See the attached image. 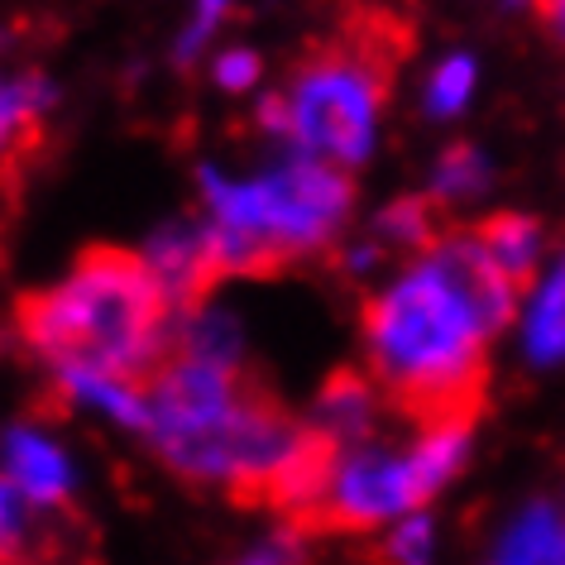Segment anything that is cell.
Wrapping results in <instances>:
<instances>
[{
  "label": "cell",
  "instance_id": "cell-1",
  "mask_svg": "<svg viewBox=\"0 0 565 565\" xmlns=\"http://www.w3.org/2000/svg\"><path fill=\"white\" fill-rule=\"evenodd\" d=\"M513 307L518 282L493 268L475 231L436 239L364 307L374 384L417 427L475 417L489 341L513 321Z\"/></svg>",
  "mask_w": 565,
  "mask_h": 565
},
{
  "label": "cell",
  "instance_id": "cell-2",
  "mask_svg": "<svg viewBox=\"0 0 565 565\" xmlns=\"http://www.w3.org/2000/svg\"><path fill=\"white\" fill-rule=\"evenodd\" d=\"M20 335L53 370H102L149 384L173 355V307L145 254L87 249L63 282L15 307Z\"/></svg>",
  "mask_w": 565,
  "mask_h": 565
},
{
  "label": "cell",
  "instance_id": "cell-3",
  "mask_svg": "<svg viewBox=\"0 0 565 565\" xmlns=\"http://www.w3.org/2000/svg\"><path fill=\"white\" fill-rule=\"evenodd\" d=\"M202 196L211 211L206 225L216 239L225 278H259L327 249L350 216L355 188H350L345 168L298 153V159L249 182L202 168Z\"/></svg>",
  "mask_w": 565,
  "mask_h": 565
},
{
  "label": "cell",
  "instance_id": "cell-4",
  "mask_svg": "<svg viewBox=\"0 0 565 565\" xmlns=\"http://www.w3.org/2000/svg\"><path fill=\"white\" fill-rule=\"evenodd\" d=\"M393 30L384 15L350 24L341 39L321 44L302 73L292 77L282 110H288V145L302 159L355 168L374 153L379 110L393 73Z\"/></svg>",
  "mask_w": 565,
  "mask_h": 565
},
{
  "label": "cell",
  "instance_id": "cell-5",
  "mask_svg": "<svg viewBox=\"0 0 565 565\" xmlns=\"http://www.w3.org/2000/svg\"><path fill=\"white\" fill-rule=\"evenodd\" d=\"M475 417H446L417 427L407 446H350L331 470V484L312 518L292 532H370L422 513L465 470Z\"/></svg>",
  "mask_w": 565,
  "mask_h": 565
},
{
  "label": "cell",
  "instance_id": "cell-6",
  "mask_svg": "<svg viewBox=\"0 0 565 565\" xmlns=\"http://www.w3.org/2000/svg\"><path fill=\"white\" fill-rule=\"evenodd\" d=\"M145 264H149V274L159 278L168 307L182 312V317L202 312V302L211 298V288L225 278L216 239H211L206 221L202 225H188V221L163 225V231L145 245Z\"/></svg>",
  "mask_w": 565,
  "mask_h": 565
},
{
  "label": "cell",
  "instance_id": "cell-7",
  "mask_svg": "<svg viewBox=\"0 0 565 565\" xmlns=\"http://www.w3.org/2000/svg\"><path fill=\"white\" fill-rule=\"evenodd\" d=\"M0 475L30 499V508H63L73 499V470L63 450L34 427H10L0 436Z\"/></svg>",
  "mask_w": 565,
  "mask_h": 565
},
{
  "label": "cell",
  "instance_id": "cell-8",
  "mask_svg": "<svg viewBox=\"0 0 565 565\" xmlns=\"http://www.w3.org/2000/svg\"><path fill=\"white\" fill-rule=\"evenodd\" d=\"M53 106V87L39 73L0 77V182L20 178L30 153L44 139V110Z\"/></svg>",
  "mask_w": 565,
  "mask_h": 565
},
{
  "label": "cell",
  "instance_id": "cell-9",
  "mask_svg": "<svg viewBox=\"0 0 565 565\" xmlns=\"http://www.w3.org/2000/svg\"><path fill=\"white\" fill-rule=\"evenodd\" d=\"M379 403H384V388L374 384V374L341 370V374H331V379H327V388H321L312 427H317V431H327L341 450L364 446V441L374 436Z\"/></svg>",
  "mask_w": 565,
  "mask_h": 565
},
{
  "label": "cell",
  "instance_id": "cell-10",
  "mask_svg": "<svg viewBox=\"0 0 565 565\" xmlns=\"http://www.w3.org/2000/svg\"><path fill=\"white\" fill-rule=\"evenodd\" d=\"M522 355L532 364H565V254L546 259L532 278L527 307H522Z\"/></svg>",
  "mask_w": 565,
  "mask_h": 565
},
{
  "label": "cell",
  "instance_id": "cell-11",
  "mask_svg": "<svg viewBox=\"0 0 565 565\" xmlns=\"http://www.w3.org/2000/svg\"><path fill=\"white\" fill-rule=\"evenodd\" d=\"M58 374V388L67 403L77 407H92L120 427H135V431H149L153 427V413H149V384H135V379H120V374H102V370H53Z\"/></svg>",
  "mask_w": 565,
  "mask_h": 565
},
{
  "label": "cell",
  "instance_id": "cell-12",
  "mask_svg": "<svg viewBox=\"0 0 565 565\" xmlns=\"http://www.w3.org/2000/svg\"><path fill=\"white\" fill-rule=\"evenodd\" d=\"M489 565H565V513L556 503H527L493 542Z\"/></svg>",
  "mask_w": 565,
  "mask_h": 565
},
{
  "label": "cell",
  "instance_id": "cell-13",
  "mask_svg": "<svg viewBox=\"0 0 565 565\" xmlns=\"http://www.w3.org/2000/svg\"><path fill=\"white\" fill-rule=\"evenodd\" d=\"M475 239H479V249L493 259V268H499L503 278H513L518 288H532V278L546 268V235L532 216L503 211V216L479 225Z\"/></svg>",
  "mask_w": 565,
  "mask_h": 565
},
{
  "label": "cell",
  "instance_id": "cell-14",
  "mask_svg": "<svg viewBox=\"0 0 565 565\" xmlns=\"http://www.w3.org/2000/svg\"><path fill=\"white\" fill-rule=\"evenodd\" d=\"M374 239L384 249L403 254H427L436 245V216L427 196H398L374 216Z\"/></svg>",
  "mask_w": 565,
  "mask_h": 565
},
{
  "label": "cell",
  "instance_id": "cell-15",
  "mask_svg": "<svg viewBox=\"0 0 565 565\" xmlns=\"http://www.w3.org/2000/svg\"><path fill=\"white\" fill-rule=\"evenodd\" d=\"M475 58L470 53H450V58H441L431 67V77H427V92H422V102H427V116L436 120H450V116H460L465 106H470V96H475Z\"/></svg>",
  "mask_w": 565,
  "mask_h": 565
},
{
  "label": "cell",
  "instance_id": "cell-16",
  "mask_svg": "<svg viewBox=\"0 0 565 565\" xmlns=\"http://www.w3.org/2000/svg\"><path fill=\"white\" fill-rule=\"evenodd\" d=\"M489 188V159L470 145H456L441 153V163H436L431 173V192L441 196V202H470Z\"/></svg>",
  "mask_w": 565,
  "mask_h": 565
},
{
  "label": "cell",
  "instance_id": "cell-17",
  "mask_svg": "<svg viewBox=\"0 0 565 565\" xmlns=\"http://www.w3.org/2000/svg\"><path fill=\"white\" fill-rule=\"evenodd\" d=\"M431 551H436L431 518L413 513V518H403V522H393V527H388L374 565H431Z\"/></svg>",
  "mask_w": 565,
  "mask_h": 565
},
{
  "label": "cell",
  "instance_id": "cell-18",
  "mask_svg": "<svg viewBox=\"0 0 565 565\" xmlns=\"http://www.w3.org/2000/svg\"><path fill=\"white\" fill-rule=\"evenodd\" d=\"M30 551V499L0 475V565H15Z\"/></svg>",
  "mask_w": 565,
  "mask_h": 565
},
{
  "label": "cell",
  "instance_id": "cell-19",
  "mask_svg": "<svg viewBox=\"0 0 565 565\" xmlns=\"http://www.w3.org/2000/svg\"><path fill=\"white\" fill-rule=\"evenodd\" d=\"M231 6H235V0H196V15H192V24L178 39V63H192L196 53L206 49V39L216 34V24L225 15H231Z\"/></svg>",
  "mask_w": 565,
  "mask_h": 565
},
{
  "label": "cell",
  "instance_id": "cell-20",
  "mask_svg": "<svg viewBox=\"0 0 565 565\" xmlns=\"http://www.w3.org/2000/svg\"><path fill=\"white\" fill-rule=\"evenodd\" d=\"M216 82L225 92H249L254 82H259V58H254L249 49H231V53H221V63H216Z\"/></svg>",
  "mask_w": 565,
  "mask_h": 565
},
{
  "label": "cell",
  "instance_id": "cell-21",
  "mask_svg": "<svg viewBox=\"0 0 565 565\" xmlns=\"http://www.w3.org/2000/svg\"><path fill=\"white\" fill-rule=\"evenodd\" d=\"M298 556H292V527H288V536H282V542H274L268 551H259V556H249L245 565H292Z\"/></svg>",
  "mask_w": 565,
  "mask_h": 565
},
{
  "label": "cell",
  "instance_id": "cell-22",
  "mask_svg": "<svg viewBox=\"0 0 565 565\" xmlns=\"http://www.w3.org/2000/svg\"><path fill=\"white\" fill-rule=\"evenodd\" d=\"M536 10H542V20L551 24V34L565 44V0H536Z\"/></svg>",
  "mask_w": 565,
  "mask_h": 565
}]
</instances>
